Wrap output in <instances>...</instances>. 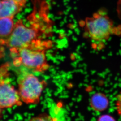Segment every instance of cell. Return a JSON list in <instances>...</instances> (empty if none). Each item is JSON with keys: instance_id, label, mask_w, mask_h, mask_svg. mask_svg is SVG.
Here are the masks:
<instances>
[{"instance_id": "1", "label": "cell", "mask_w": 121, "mask_h": 121, "mask_svg": "<svg viewBox=\"0 0 121 121\" xmlns=\"http://www.w3.org/2000/svg\"><path fill=\"white\" fill-rule=\"evenodd\" d=\"M41 9L40 12L35 8L31 15L30 24L27 26L23 20L19 19L15 23L12 34L5 42L11 53L42 40L40 38L50 31L52 24L46 10Z\"/></svg>"}, {"instance_id": "2", "label": "cell", "mask_w": 121, "mask_h": 121, "mask_svg": "<svg viewBox=\"0 0 121 121\" xmlns=\"http://www.w3.org/2000/svg\"><path fill=\"white\" fill-rule=\"evenodd\" d=\"M50 41L39 40L32 44L21 48L12 53L16 55L13 62L16 66L23 65L30 69L37 72L47 71L49 66L47 63L45 54Z\"/></svg>"}, {"instance_id": "3", "label": "cell", "mask_w": 121, "mask_h": 121, "mask_svg": "<svg viewBox=\"0 0 121 121\" xmlns=\"http://www.w3.org/2000/svg\"><path fill=\"white\" fill-rule=\"evenodd\" d=\"M84 27L89 37L96 42L108 40L114 28L112 21L102 12L95 13L91 17L86 18Z\"/></svg>"}, {"instance_id": "4", "label": "cell", "mask_w": 121, "mask_h": 121, "mask_svg": "<svg viewBox=\"0 0 121 121\" xmlns=\"http://www.w3.org/2000/svg\"><path fill=\"white\" fill-rule=\"evenodd\" d=\"M45 83L32 74L23 76L18 82V91L21 100L26 104H38Z\"/></svg>"}, {"instance_id": "5", "label": "cell", "mask_w": 121, "mask_h": 121, "mask_svg": "<svg viewBox=\"0 0 121 121\" xmlns=\"http://www.w3.org/2000/svg\"><path fill=\"white\" fill-rule=\"evenodd\" d=\"M18 91L9 80L1 78L0 84V108L1 109L22 104Z\"/></svg>"}, {"instance_id": "6", "label": "cell", "mask_w": 121, "mask_h": 121, "mask_svg": "<svg viewBox=\"0 0 121 121\" xmlns=\"http://www.w3.org/2000/svg\"><path fill=\"white\" fill-rule=\"evenodd\" d=\"M23 8L14 0H1L0 5V18L13 17L22 11Z\"/></svg>"}, {"instance_id": "7", "label": "cell", "mask_w": 121, "mask_h": 121, "mask_svg": "<svg viewBox=\"0 0 121 121\" xmlns=\"http://www.w3.org/2000/svg\"><path fill=\"white\" fill-rule=\"evenodd\" d=\"M109 101L108 97L102 93H96L91 96L90 100L91 107L96 112H102L108 108Z\"/></svg>"}, {"instance_id": "8", "label": "cell", "mask_w": 121, "mask_h": 121, "mask_svg": "<svg viewBox=\"0 0 121 121\" xmlns=\"http://www.w3.org/2000/svg\"><path fill=\"white\" fill-rule=\"evenodd\" d=\"M13 17L0 18V37L1 45L5 42L12 34L15 26Z\"/></svg>"}, {"instance_id": "9", "label": "cell", "mask_w": 121, "mask_h": 121, "mask_svg": "<svg viewBox=\"0 0 121 121\" xmlns=\"http://www.w3.org/2000/svg\"><path fill=\"white\" fill-rule=\"evenodd\" d=\"M31 121H53L54 118L48 115H41L35 118H32L30 120Z\"/></svg>"}, {"instance_id": "10", "label": "cell", "mask_w": 121, "mask_h": 121, "mask_svg": "<svg viewBox=\"0 0 121 121\" xmlns=\"http://www.w3.org/2000/svg\"><path fill=\"white\" fill-rule=\"evenodd\" d=\"M116 108L118 114L121 117V92L117 95Z\"/></svg>"}, {"instance_id": "11", "label": "cell", "mask_w": 121, "mask_h": 121, "mask_svg": "<svg viewBox=\"0 0 121 121\" xmlns=\"http://www.w3.org/2000/svg\"><path fill=\"white\" fill-rule=\"evenodd\" d=\"M97 120L100 121H115L116 119L113 117L109 114H104L98 117Z\"/></svg>"}, {"instance_id": "12", "label": "cell", "mask_w": 121, "mask_h": 121, "mask_svg": "<svg viewBox=\"0 0 121 121\" xmlns=\"http://www.w3.org/2000/svg\"><path fill=\"white\" fill-rule=\"evenodd\" d=\"M14 0L17 2L21 6H22L23 8L25 7L27 1V0Z\"/></svg>"}, {"instance_id": "13", "label": "cell", "mask_w": 121, "mask_h": 121, "mask_svg": "<svg viewBox=\"0 0 121 121\" xmlns=\"http://www.w3.org/2000/svg\"><path fill=\"white\" fill-rule=\"evenodd\" d=\"M117 12L119 17L121 18V0H119L117 6Z\"/></svg>"}]
</instances>
